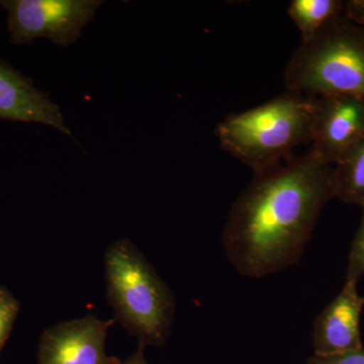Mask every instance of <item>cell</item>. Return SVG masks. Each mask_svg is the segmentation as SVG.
Masks as SVG:
<instances>
[{"instance_id": "cell-1", "label": "cell", "mask_w": 364, "mask_h": 364, "mask_svg": "<svg viewBox=\"0 0 364 364\" xmlns=\"http://www.w3.org/2000/svg\"><path fill=\"white\" fill-rule=\"evenodd\" d=\"M332 198V165L310 150L255 176L227 220L223 243L228 259L250 277L291 267L301 257L318 215Z\"/></svg>"}, {"instance_id": "cell-2", "label": "cell", "mask_w": 364, "mask_h": 364, "mask_svg": "<svg viewBox=\"0 0 364 364\" xmlns=\"http://www.w3.org/2000/svg\"><path fill=\"white\" fill-rule=\"evenodd\" d=\"M315 109L316 97L287 90L248 111L229 114L218 124L215 135L223 149L258 176L311 142Z\"/></svg>"}, {"instance_id": "cell-3", "label": "cell", "mask_w": 364, "mask_h": 364, "mask_svg": "<svg viewBox=\"0 0 364 364\" xmlns=\"http://www.w3.org/2000/svg\"><path fill=\"white\" fill-rule=\"evenodd\" d=\"M287 90L364 100V28L337 18L301 42L284 69Z\"/></svg>"}, {"instance_id": "cell-4", "label": "cell", "mask_w": 364, "mask_h": 364, "mask_svg": "<svg viewBox=\"0 0 364 364\" xmlns=\"http://www.w3.org/2000/svg\"><path fill=\"white\" fill-rule=\"evenodd\" d=\"M107 293L117 318L140 340L161 343L168 332L173 299L168 287L129 240L116 242L105 256Z\"/></svg>"}, {"instance_id": "cell-5", "label": "cell", "mask_w": 364, "mask_h": 364, "mask_svg": "<svg viewBox=\"0 0 364 364\" xmlns=\"http://www.w3.org/2000/svg\"><path fill=\"white\" fill-rule=\"evenodd\" d=\"M102 0H0L6 9L14 45L31 44L44 38L68 47L80 38Z\"/></svg>"}, {"instance_id": "cell-6", "label": "cell", "mask_w": 364, "mask_h": 364, "mask_svg": "<svg viewBox=\"0 0 364 364\" xmlns=\"http://www.w3.org/2000/svg\"><path fill=\"white\" fill-rule=\"evenodd\" d=\"M364 139V100L344 95L316 97L311 152L335 164Z\"/></svg>"}, {"instance_id": "cell-7", "label": "cell", "mask_w": 364, "mask_h": 364, "mask_svg": "<svg viewBox=\"0 0 364 364\" xmlns=\"http://www.w3.org/2000/svg\"><path fill=\"white\" fill-rule=\"evenodd\" d=\"M111 321L95 316L61 323L41 338L38 364H117L105 352Z\"/></svg>"}, {"instance_id": "cell-8", "label": "cell", "mask_w": 364, "mask_h": 364, "mask_svg": "<svg viewBox=\"0 0 364 364\" xmlns=\"http://www.w3.org/2000/svg\"><path fill=\"white\" fill-rule=\"evenodd\" d=\"M356 280L345 279L341 291L322 311L313 325L314 355L329 356L363 348L360 317L364 296Z\"/></svg>"}, {"instance_id": "cell-9", "label": "cell", "mask_w": 364, "mask_h": 364, "mask_svg": "<svg viewBox=\"0 0 364 364\" xmlns=\"http://www.w3.org/2000/svg\"><path fill=\"white\" fill-rule=\"evenodd\" d=\"M0 119L37 123L71 136L58 105L31 79L0 60Z\"/></svg>"}, {"instance_id": "cell-10", "label": "cell", "mask_w": 364, "mask_h": 364, "mask_svg": "<svg viewBox=\"0 0 364 364\" xmlns=\"http://www.w3.org/2000/svg\"><path fill=\"white\" fill-rule=\"evenodd\" d=\"M335 198L364 207V139L332 165Z\"/></svg>"}, {"instance_id": "cell-11", "label": "cell", "mask_w": 364, "mask_h": 364, "mask_svg": "<svg viewBox=\"0 0 364 364\" xmlns=\"http://www.w3.org/2000/svg\"><path fill=\"white\" fill-rule=\"evenodd\" d=\"M343 4L338 0H294L287 14L301 33V42L311 40L339 18Z\"/></svg>"}, {"instance_id": "cell-12", "label": "cell", "mask_w": 364, "mask_h": 364, "mask_svg": "<svg viewBox=\"0 0 364 364\" xmlns=\"http://www.w3.org/2000/svg\"><path fill=\"white\" fill-rule=\"evenodd\" d=\"M364 274V207L363 219L359 226L349 252L348 267H347L346 279L356 280Z\"/></svg>"}, {"instance_id": "cell-13", "label": "cell", "mask_w": 364, "mask_h": 364, "mask_svg": "<svg viewBox=\"0 0 364 364\" xmlns=\"http://www.w3.org/2000/svg\"><path fill=\"white\" fill-rule=\"evenodd\" d=\"M18 313V304L6 289H0V350L4 347Z\"/></svg>"}, {"instance_id": "cell-14", "label": "cell", "mask_w": 364, "mask_h": 364, "mask_svg": "<svg viewBox=\"0 0 364 364\" xmlns=\"http://www.w3.org/2000/svg\"><path fill=\"white\" fill-rule=\"evenodd\" d=\"M306 364H364V347L329 356L313 355Z\"/></svg>"}, {"instance_id": "cell-15", "label": "cell", "mask_w": 364, "mask_h": 364, "mask_svg": "<svg viewBox=\"0 0 364 364\" xmlns=\"http://www.w3.org/2000/svg\"><path fill=\"white\" fill-rule=\"evenodd\" d=\"M345 13L349 21L364 28V0H352L345 6Z\"/></svg>"}, {"instance_id": "cell-16", "label": "cell", "mask_w": 364, "mask_h": 364, "mask_svg": "<svg viewBox=\"0 0 364 364\" xmlns=\"http://www.w3.org/2000/svg\"><path fill=\"white\" fill-rule=\"evenodd\" d=\"M143 348V345H140L139 350L136 351L131 358L124 361L119 360L117 364H149L146 360L145 355H144Z\"/></svg>"}]
</instances>
